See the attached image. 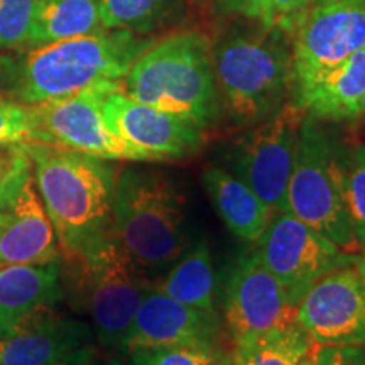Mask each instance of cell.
<instances>
[{"label": "cell", "mask_w": 365, "mask_h": 365, "mask_svg": "<svg viewBox=\"0 0 365 365\" xmlns=\"http://www.w3.org/2000/svg\"><path fill=\"white\" fill-rule=\"evenodd\" d=\"M41 144V135L31 105L0 100V145Z\"/></svg>", "instance_id": "29"}, {"label": "cell", "mask_w": 365, "mask_h": 365, "mask_svg": "<svg viewBox=\"0 0 365 365\" xmlns=\"http://www.w3.org/2000/svg\"><path fill=\"white\" fill-rule=\"evenodd\" d=\"M365 48V0H333L309 11L291 36V90Z\"/></svg>", "instance_id": "12"}, {"label": "cell", "mask_w": 365, "mask_h": 365, "mask_svg": "<svg viewBox=\"0 0 365 365\" xmlns=\"http://www.w3.org/2000/svg\"><path fill=\"white\" fill-rule=\"evenodd\" d=\"M354 267L357 269L360 276L365 279V247L360 249V252L355 255V261H354Z\"/></svg>", "instance_id": "34"}, {"label": "cell", "mask_w": 365, "mask_h": 365, "mask_svg": "<svg viewBox=\"0 0 365 365\" xmlns=\"http://www.w3.org/2000/svg\"><path fill=\"white\" fill-rule=\"evenodd\" d=\"M217 2L228 14H244L250 0H217Z\"/></svg>", "instance_id": "32"}, {"label": "cell", "mask_w": 365, "mask_h": 365, "mask_svg": "<svg viewBox=\"0 0 365 365\" xmlns=\"http://www.w3.org/2000/svg\"><path fill=\"white\" fill-rule=\"evenodd\" d=\"M355 120H362V122H365V95H364V98L360 100V103H359L357 117H355Z\"/></svg>", "instance_id": "35"}, {"label": "cell", "mask_w": 365, "mask_h": 365, "mask_svg": "<svg viewBox=\"0 0 365 365\" xmlns=\"http://www.w3.org/2000/svg\"><path fill=\"white\" fill-rule=\"evenodd\" d=\"M304 113L293 103L250 130L232 149V170L274 213L287 212V186L294 170Z\"/></svg>", "instance_id": "9"}, {"label": "cell", "mask_w": 365, "mask_h": 365, "mask_svg": "<svg viewBox=\"0 0 365 365\" xmlns=\"http://www.w3.org/2000/svg\"><path fill=\"white\" fill-rule=\"evenodd\" d=\"M317 346L298 323L234 341L232 365H298Z\"/></svg>", "instance_id": "23"}, {"label": "cell", "mask_w": 365, "mask_h": 365, "mask_svg": "<svg viewBox=\"0 0 365 365\" xmlns=\"http://www.w3.org/2000/svg\"><path fill=\"white\" fill-rule=\"evenodd\" d=\"M102 113L108 129L139 150L145 163L181 161L195 156L203 145L205 129L127 97L122 81L103 97Z\"/></svg>", "instance_id": "13"}, {"label": "cell", "mask_w": 365, "mask_h": 365, "mask_svg": "<svg viewBox=\"0 0 365 365\" xmlns=\"http://www.w3.org/2000/svg\"><path fill=\"white\" fill-rule=\"evenodd\" d=\"M91 335L85 322L41 307L0 336V365H61L90 346Z\"/></svg>", "instance_id": "17"}, {"label": "cell", "mask_w": 365, "mask_h": 365, "mask_svg": "<svg viewBox=\"0 0 365 365\" xmlns=\"http://www.w3.org/2000/svg\"><path fill=\"white\" fill-rule=\"evenodd\" d=\"M313 354H314V349L308 355H304L298 365H313Z\"/></svg>", "instance_id": "36"}, {"label": "cell", "mask_w": 365, "mask_h": 365, "mask_svg": "<svg viewBox=\"0 0 365 365\" xmlns=\"http://www.w3.org/2000/svg\"><path fill=\"white\" fill-rule=\"evenodd\" d=\"M113 232L143 276L156 282L188 250L185 202L171 178L134 168L117 173Z\"/></svg>", "instance_id": "3"}, {"label": "cell", "mask_w": 365, "mask_h": 365, "mask_svg": "<svg viewBox=\"0 0 365 365\" xmlns=\"http://www.w3.org/2000/svg\"><path fill=\"white\" fill-rule=\"evenodd\" d=\"M327 2H333V0H314V6H319V4H327Z\"/></svg>", "instance_id": "37"}, {"label": "cell", "mask_w": 365, "mask_h": 365, "mask_svg": "<svg viewBox=\"0 0 365 365\" xmlns=\"http://www.w3.org/2000/svg\"><path fill=\"white\" fill-rule=\"evenodd\" d=\"M39 0H0V51L29 44Z\"/></svg>", "instance_id": "28"}, {"label": "cell", "mask_w": 365, "mask_h": 365, "mask_svg": "<svg viewBox=\"0 0 365 365\" xmlns=\"http://www.w3.org/2000/svg\"><path fill=\"white\" fill-rule=\"evenodd\" d=\"M345 149L314 117L299 127L294 170L287 186V212L330 239L341 250L357 254L344 188Z\"/></svg>", "instance_id": "7"}, {"label": "cell", "mask_w": 365, "mask_h": 365, "mask_svg": "<svg viewBox=\"0 0 365 365\" xmlns=\"http://www.w3.org/2000/svg\"><path fill=\"white\" fill-rule=\"evenodd\" d=\"M298 303L264 266L257 250L237 259L223 289V322L232 340L296 323Z\"/></svg>", "instance_id": "14"}, {"label": "cell", "mask_w": 365, "mask_h": 365, "mask_svg": "<svg viewBox=\"0 0 365 365\" xmlns=\"http://www.w3.org/2000/svg\"><path fill=\"white\" fill-rule=\"evenodd\" d=\"M61 272L63 294L88 313L98 344L122 352L132 319L154 281L137 271L113 230L85 252L61 257Z\"/></svg>", "instance_id": "6"}, {"label": "cell", "mask_w": 365, "mask_h": 365, "mask_svg": "<svg viewBox=\"0 0 365 365\" xmlns=\"http://www.w3.org/2000/svg\"><path fill=\"white\" fill-rule=\"evenodd\" d=\"M56 234L61 257L88 250L113 230L117 170L105 159L48 144H21Z\"/></svg>", "instance_id": "2"}, {"label": "cell", "mask_w": 365, "mask_h": 365, "mask_svg": "<svg viewBox=\"0 0 365 365\" xmlns=\"http://www.w3.org/2000/svg\"><path fill=\"white\" fill-rule=\"evenodd\" d=\"M14 156H16V144L0 145V181L4 180V176H6L9 168H11Z\"/></svg>", "instance_id": "31"}, {"label": "cell", "mask_w": 365, "mask_h": 365, "mask_svg": "<svg viewBox=\"0 0 365 365\" xmlns=\"http://www.w3.org/2000/svg\"><path fill=\"white\" fill-rule=\"evenodd\" d=\"M220 336L218 312L188 307L153 287L135 312L122 352L173 345H220Z\"/></svg>", "instance_id": "16"}, {"label": "cell", "mask_w": 365, "mask_h": 365, "mask_svg": "<svg viewBox=\"0 0 365 365\" xmlns=\"http://www.w3.org/2000/svg\"><path fill=\"white\" fill-rule=\"evenodd\" d=\"M212 46L218 98L234 124L254 127L287 105L289 36L255 24L228 31Z\"/></svg>", "instance_id": "4"}, {"label": "cell", "mask_w": 365, "mask_h": 365, "mask_svg": "<svg viewBox=\"0 0 365 365\" xmlns=\"http://www.w3.org/2000/svg\"><path fill=\"white\" fill-rule=\"evenodd\" d=\"M345 203L359 249L365 247V144L345 150Z\"/></svg>", "instance_id": "26"}, {"label": "cell", "mask_w": 365, "mask_h": 365, "mask_svg": "<svg viewBox=\"0 0 365 365\" xmlns=\"http://www.w3.org/2000/svg\"><path fill=\"white\" fill-rule=\"evenodd\" d=\"M134 365H232L222 345H173L130 352Z\"/></svg>", "instance_id": "25"}, {"label": "cell", "mask_w": 365, "mask_h": 365, "mask_svg": "<svg viewBox=\"0 0 365 365\" xmlns=\"http://www.w3.org/2000/svg\"><path fill=\"white\" fill-rule=\"evenodd\" d=\"M314 7V0H250L244 16L255 24L276 29L291 38Z\"/></svg>", "instance_id": "27"}, {"label": "cell", "mask_w": 365, "mask_h": 365, "mask_svg": "<svg viewBox=\"0 0 365 365\" xmlns=\"http://www.w3.org/2000/svg\"><path fill=\"white\" fill-rule=\"evenodd\" d=\"M365 95V48L291 90V103L319 122L355 120Z\"/></svg>", "instance_id": "18"}, {"label": "cell", "mask_w": 365, "mask_h": 365, "mask_svg": "<svg viewBox=\"0 0 365 365\" xmlns=\"http://www.w3.org/2000/svg\"><path fill=\"white\" fill-rule=\"evenodd\" d=\"M178 0H98L103 29H125L144 36L158 29Z\"/></svg>", "instance_id": "24"}, {"label": "cell", "mask_w": 365, "mask_h": 365, "mask_svg": "<svg viewBox=\"0 0 365 365\" xmlns=\"http://www.w3.org/2000/svg\"><path fill=\"white\" fill-rule=\"evenodd\" d=\"M108 365H125V364H122L120 360H112V362L108 364Z\"/></svg>", "instance_id": "38"}, {"label": "cell", "mask_w": 365, "mask_h": 365, "mask_svg": "<svg viewBox=\"0 0 365 365\" xmlns=\"http://www.w3.org/2000/svg\"><path fill=\"white\" fill-rule=\"evenodd\" d=\"M203 185L230 234L250 244L261 239L274 212L245 182L227 170L210 166L203 171Z\"/></svg>", "instance_id": "20"}, {"label": "cell", "mask_w": 365, "mask_h": 365, "mask_svg": "<svg viewBox=\"0 0 365 365\" xmlns=\"http://www.w3.org/2000/svg\"><path fill=\"white\" fill-rule=\"evenodd\" d=\"M118 83L120 81L100 83L68 97L31 105L41 144L88 154L105 161L145 163L139 150L117 137L105 124L103 97Z\"/></svg>", "instance_id": "10"}, {"label": "cell", "mask_w": 365, "mask_h": 365, "mask_svg": "<svg viewBox=\"0 0 365 365\" xmlns=\"http://www.w3.org/2000/svg\"><path fill=\"white\" fill-rule=\"evenodd\" d=\"M154 287L188 307L218 312L215 267L208 240L191 244L175 266L154 282Z\"/></svg>", "instance_id": "21"}, {"label": "cell", "mask_w": 365, "mask_h": 365, "mask_svg": "<svg viewBox=\"0 0 365 365\" xmlns=\"http://www.w3.org/2000/svg\"><path fill=\"white\" fill-rule=\"evenodd\" d=\"M91 362H93V350H91V346H86L85 350H81L80 354H76L75 357L66 360L61 365H91Z\"/></svg>", "instance_id": "33"}, {"label": "cell", "mask_w": 365, "mask_h": 365, "mask_svg": "<svg viewBox=\"0 0 365 365\" xmlns=\"http://www.w3.org/2000/svg\"><path fill=\"white\" fill-rule=\"evenodd\" d=\"M61 257L56 234L36 186L33 163L16 144L0 181V266L41 264Z\"/></svg>", "instance_id": "8"}, {"label": "cell", "mask_w": 365, "mask_h": 365, "mask_svg": "<svg viewBox=\"0 0 365 365\" xmlns=\"http://www.w3.org/2000/svg\"><path fill=\"white\" fill-rule=\"evenodd\" d=\"M63 296L61 257L0 266V336L26 314L41 307H54Z\"/></svg>", "instance_id": "19"}, {"label": "cell", "mask_w": 365, "mask_h": 365, "mask_svg": "<svg viewBox=\"0 0 365 365\" xmlns=\"http://www.w3.org/2000/svg\"><path fill=\"white\" fill-rule=\"evenodd\" d=\"M154 41L125 29H102L0 56V83L16 102L36 105L100 83L122 81Z\"/></svg>", "instance_id": "1"}, {"label": "cell", "mask_w": 365, "mask_h": 365, "mask_svg": "<svg viewBox=\"0 0 365 365\" xmlns=\"http://www.w3.org/2000/svg\"><path fill=\"white\" fill-rule=\"evenodd\" d=\"M296 323L317 345H365V279L354 264L309 287L296 308Z\"/></svg>", "instance_id": "15"}, {"label": "cell", "mask_w": 365, "mask_h": 365, "mask_svg": "<svg viewBox=\"0 0 365 365\" xmlns=\"http://www.w3.org/2000/svg\"><path fill=\"white\" fill-rule=\"evenodd\" d=\"M313 365H365V345H317L313 354Z\"/></svg>", "instance_id": "30"}, {"label": "cell", "mask_w": 365, "mask_h": 365, "mask_svg": "<svg viewBox=\"0 0 365 365\" xmlns=\"http://www.w3.org/2000/svg\"><path fill=\"white\" fill-rule=\"evenodd\" d=\"M102 29L98 0H39L29 44L56 43Z\"/></svg>", "instance_id": "22"}, {"label": "cell", "mask_w": 365, "mask_h": 365, "mask_svg": "<svg viewBox=\"0 0 365 365\" xmlns=\"http://www.w3.org/2000/svg\"><path fill=\"white\" fill-rule=\"evenodd\" d=\"M255 250L296 303L314 282L335 269L354 264L357 255L341 250L291 213H274L261 239L255 242Z\"/></svg>", "instance_id": "11"}, {"label": "cell", "mask_w": 365, "mask_h": 365, "mask_svg": "<svg viewBox=\"0 0 365 365\" xmlns=\"http://www.w3.org/2000/svg\"><path fill=\"white\" fill-rule=\"evenodd\" d=\"M122 91L207 129L220 113L212 43L200 31H181L153 43L130 66Z\"/></svg>", "instance_id": "5"}]
</instances>
